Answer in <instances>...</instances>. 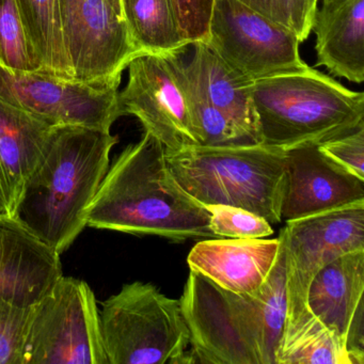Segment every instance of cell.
<instances>
[{
  "label": "cell",
  "instance_id": "obj_8",
  "mask_svg": "<svg viewBox=\"0 0 364 364\" xmlns=\"http://www.w3.org/2000/svg\"><path fill=\"white\" fill-rule=\"evenodd\" d=\"M281 233L287 262L284 336L314 316L308 291L315 274L345 253L364 250V203L287 221Z\"/></svg>",
  "mask_w": 364,
  "mask_h": 364
},
{
  "label": "cell",
  "instance_id": "obj_21",
  "mask_svg": "<svg viewBox=\"0 0 364 364\" xmlns=\"http://www.w3.org/2000/svg\"><path fill=\"white\" fill-rule=\"evenodd\" d=\"M16 1L29 41L41 63L42 73L74 80L65 48L60 0Z\"/></svg>",
  "mask_w": 364,
  "mask_h": 364
},
{
  "label": "cell",
  "instance_id": "obj_17",
  "mask_svg": "<svg viewBox=\"0 0 364 364\" xmlns=\"http://www.w3.org/2000/svg\"><path fill=\"white\" fill-rule=\"evenodd\" d=\"M311 33L317 67L334 77L364 82V0H318Z\"/></svg>",
  "mask_w": 364,
  "mask_h": 364
},
{
  "label": "cell",
  "instance_id": "obj_11",
  "mask_svg": "<svg viewBox=\"0 0 364 364\" xmlns=\"http://www.w3.org/2000/svg\"><path fill=\"white\" fill-rule=\"evenodd\" d=\"M65 48L74 80L119 88L129 61L139 55L124 20L106 0H60Z\"/></svg>",
  "mask_w": 364,
  "mask_h": 364
},
{
  "label": "cell",
  "instance_id": "obj_28",
  "mask_svg": "<svg viewBox=\"0 0 364 364\" xmlns=\"http://www.w3.org/2000/svg\"><path fill=\"white\" fill-rule=\"evenodd\" d=\"M181 27L189 42H206L214 0H173Z\"/></svg>",
  "mask_w": 364,
  "mask_h": 364
},
{
  "label": "cell",
  "instance_id": "obj_2",
  "mask_svg": "<svg viewBox=\"0 0 364 364\" xmlns=\"http://www.w3.org/2000/svg\"><path fill=\"white\" fill-rule=\"evenodd\" d=\"M87 227L173 242L215 238L210 213L178 184L168 167L165 146L148 132L108 168Z\"/></svg>",
  "mask_w": 364,
  "mask_h": 364
},
{
  "label": "cell",
  "instance_id": "obj_6",
  "mask_svg": "<svg viewBox=\"0 0 364 364\" xmlns=\"http://www.w3.org/2000/svg\"><path fill=\"white\" fill-rule=\"evenodd\" d=\"M99 315L108 364L191 363L180 299L168 297L152 283L123 285Z\"/></svg>",
  "mask_w": 364,
  "mask_h": 364
},
{
  "label": "cell",
  "instance_id": "obj_27",
  "mask_svg": "<svg viewBox=\"0 0 364 364\" xmlns=\"http://www.w3.org/2000/svg\"><path fill=\"white\" fill-rule=\"evenodd\" d=\"M318 149L334 165L364 181V125L319 142Z\"/></svg>",
  "mask_w": 364,
  "mask_h": 364
},
{
  "label": "cell",
  "instance_id": "obj_32",
  "mask_svg": "<svg viewBox=\"0 0 364 364\" xmlns=\"http://www.w3.org/2000/svg\"><path fill=\"white\" fill-rule=\"evenodd\" d=\"M106 3L108 4L110 8L114 10V14L119 16V18H122V6H121V0H106Z\"/></svg>",
  "mask_w": 364,
  "mask_h": 364
},
{
  "label": "cell",
  "instance_id": "obj_18",
  "mask_svg": "<svg viewBox=\"0 0 364 364\" xmlns=\"http://www.w3.org/2000/svg\"><path fill=\"white\" fill-rule=\"evenodd\" d=\"M54 127L0 101V169L7 188L10 217L27 181L46 155Z\"/></svg>",
  "mask_w": 364,
  "mask_h": 364
},
{
  "label": "cell",
  "instance_id": "obj_10",
  "mask_svg": "<svg viewBox=\"0 0 364 364\" xmlns=\"http://www.w3.org/2000/svg\"><path fill=\"white\" fill-rule=\"evenodd\" d=\"M0 101L52 127L80 125L110 132L124 117L119 88H99L42 72H12L1 65Z\"/></svg>",
  "mask_w": 364,
  "mask_h": 364
},
{
  "label": "cell",
  "instance_id": "obj_19",
  "mask_svg": "<svg viewBox=\"0 0 364 364\" xmlns=\"http://www.w3.org/2000/svg\"><path fill=\"white\" fill-rule=\"evenodd\" d=\"M184 56L213 105L235 124L249 142L257 144L251 99L253 82L232 69L206 42L187 44Z\"/></svg>",
  "mask_w": 364,
  "mask_h": 364
},
{
  "label": "cell",
  "instance_id": "obj_24",
  "mask_svg": "<svg viewBox=\"0 0 364 364\" xmlns=\"http://www.w3.org/2000/svg\"><path fill=\"white\" fill-rule=\"evenodd\" d=\"M0 65L12 72H42L16 0H0Z\"/></svg>",
  "mask_w": 364,
  "mask_h": 364
},
{
  "label": "cell",
  "instance_id": "obj_30",
  "mask_svg": "<svg viewBox=\"0 0 364 364\" xmlns=\"http://www.w3.org/2000/svg\"><path fill=\"white\" fill-rule=\"evenodd\" d=\"M238 1L267 16L270 20L283 25L278 0H238Z\"/></svg>",
  "mask_w": 364,
  "mask_h": 364
},
{
  "label": "cell",
  "instance_id": "obj_16",
  "mask_svg": "<svg viewBox=\"0 0 364 364\" xmlns=\"http://www.w3.org/2000/svg\"><path fill=\"white\" fill-rule=\"evenodd\" d=\"M281 236L264 238H206L191 249L189 268L227 291L255 294L272 272Z\"/></svg>",
  "mask_w": 364,
  "mask_h": 364
},
{
  "label": "cell",
  "instance_id": "obj_23",
  "mask_svg": "<svg viewBox=\"0 0 364 364\" xmlns=\"http://www.w3.org/2000/svg\"><path fill=\"white\" fill-rule=\"evenodd\" d=\"M276 364H353L346 345L317 317L281 338Z\"/></svg>",
  "mask_w": 364,
  "mask_h": 364
},
{
  "label": "cell",
  "instance_id": "obj_26",
  "mask_svg": "<svg viewBox=\"0 0 364 364\" xmlns=\"http://www.w3.org/2000/svg\"><path fill=\"white\" fill-rule=\"evenodd\" d=\"M33 306H18L0 298V364H24Z\"/></svg>",
  "mask_w": 364,
  "mask_h": 364
},
{
  "label": "cell",
  "instance_id": "obj_7",
  "mask_svg": "<svg viewBox=\"0 0 364 364\" xmlns=\"http://www.w3.org/2000/svg\"><path fill=\"white\" fill-rule=\"evenodd\" d=\"M88 283L61 276L33 306L24 364H108Z\"/></svg>",
  "mask_w": 364,
  "mask_h": 364
},
{
  "label": "cell",
  "instance_id": "obj_12",
  "mask_svg": "<svg viewBox=\"0 0 364 364\" xmlns=\"http://www.w3.org/2000/svg\"><path fill=\"white\" fill-rule=\"evenodd\" d=\"M127 87L119 92L123 116H134L166 151L200 144L182 90L163 55L139 54L129 61Z\"/></svg>",
  "mask_w": 364,
  "mask_h": 364
},
{
  "label": "cell",
  "instance_id": "obj_3",
  "mask_svg": "<svg viewBox=\"0 0 364 364\" xmlns=\"http://www.w3.org/2000/svg\"><path fill=\"white\" fill-rule=\"evenodd\" d=\"M117 144L118 137L103 129L55 127L11 218L63 255L87 228L89 210Z\"/></svg>",
  "mask_w": 364,
  "mask_h": 364
},
{
  "label": "cell",
  "instance_id": "obj_1",
  "mask_svg": "<svg viewBox=\"0 0 364 364\" xmlns=\"http://www.w3.org/2000/svg\"><path fill=\"white\" fill-rule=\"evenodd\" d=\"M276 264L255 294H236L191 270L180 298L191 363L276 364L287 317V262Z\"/></svg>",
  "mask_w": 364,
  "mask_h": 364
},
{
  "label": "cell",
  "instance_id": "obj_20",
  "mask_svg": "<svg viewBox=\"0 0 364 364\" xmlns=\"http://www.w3.org/2000/svg\"><path fill=\"white\" fill-rule=\"evenodd\" d=\"M122 18L139 54L166 55L191 43L173 0H121Z\"/></svg>",
  "mask_w": 364,
  "mask_h": 364
},
{
  "label": "cell",
  "instance_id": "obj_4",
  "mask_svg": "<svg viewBox=\"0 0 364 364\" xmlns=\"http://www.w3.org/2000/svg\"><path fill=\"white\" fill-rule=\"evenodd\" d=\"M257 144L287 149L319 144L364 125V95L309 67L253 82Z\"/></svg>",
  "mask_w": 364,
  "mask_h": 364
},
{
  "label": "cell",
  "instance_id": "obj_13",
  "mask_svg": "<svg viewBox=\"0 0 364 364\" xmlns=\"http://www.w3.org/2000/svg\"><path fill=\"white\" fill-rule=\"evenodd\" d=\"M359 203H364V181L334 165L318 144L285 151L282 219L295 220Z\"/></svg>",
  "mask_w": 364,
  "mask_h": 364
},
{
  "label": "cell",
  "instance_id": "obj_5",
  "mask_svg": "<svg viewBox=\"0 0 364 364\" xmlns=\"http://www.w3.org/2000/svg\"><path fill=\"white\" fill-rule=\"evenodd\" d=\"M285 151L259 144L186 146L166 151L178 184L202 205L244 208L272 223L282 220Z\"/></svg>",
  "mask_w": 364,
  "mask_h": 364
},
{
  "label": "cell",
  "instance_id": "obj_15",
  "mask_svg": "<svg viewBox=\"0 0 364 364\" xmlns=\"http://www.w3.org/2000/svg\"><path fill=\"white\" fill-rule=\"evenodd\" d=\"M63 274L60 255L11 217H0V298L33 306Z\"/></svg>",
  "mask_w": 364,
  "mask_h": 364
},
{
  "label": "cell",
  "instance_id": "obj_29",
  "mask_svg": "<svg viewBox=\"0 0 364 364\" xmlns=\"http://www.w3.org/2000/svg\"><path fill=\"white\" fill-rule=\"evenodd\" d=\"M283 25L295 33L300 43L311 35L313 16L318 0H278Z\"/></svg>",
  "mask_w": 364,
  "mask_h": 364
},
{
  "label": "cell",
  "instance_id": "obj_9",
  "mask_svg": "<svg viewBox=\"0 0 364 364\" xmlns=\"http://www.w3.org/2000/svg\"><path fill=\"white\" fill-rule=\"evenodd\" d=\"M206 43L251 82L308 69L299 40L280 23L238 0H214Z\"/></svg>",
  "mask_w": 364,
  "mask_h": 364
},
{
  "label": "cell",
  "instance_id": "obj_22",
  "mask_svg": "<svg viewBox=\"0 0 364 364\" xmlns=\"http://www.w3.org/2000/svg\"><path fill=\"white\" fill-rule=\"evenodd\" d=\"M184 48L163 56L186 100L200 144L216 146L251 144L235 124L213 105L187 65Z\"/></svg>",
  "mask_w": 364,
  "mask_h": 364
},
{
  "label": "cell",
  "instance_id": "obj_25",
  "mask_svg": "<svg viewBox=\"0 0 364 364\" xmlns=\"http://www.w3.org/2000/svg\"><path fill=\"white\" fill-rule=\"evenodd\" d=\"M210 213V229L217 238H264L274 233L263 217L244 208L223 204L204 205Z\"/></svg>",
  "mask_w": 364,
  "mask_h": 364
},
{
  "label": "cell",
  "instance_id": "obj_31",
  "mask_svg": "<svg viewBox=\"0 0 364 364\" xmlns=\"http://www.w3.org/2000/svg\"><path fill=\"white\" fill-rule=\"evenodd\" d=\"M0 217H10L9 200L3 172L0 169Z\"/></svg>",
  "mask_w": 364,
  "mask_h": 364
},
{
  "label": "cell",
  "instance_id": "obj_14",
  "mask_svg": "<svg viewBox=\"0 0 364 364\" xmlns=\"http://www.w3.org/2000/svg\"><path fill=\"white\" fill-rule=\"evenodd\" d=\"M364 250L323 266L311 281L310 312L346 345L353 364L364 363Z\"/></svg>",
  "mask_w": 364,
  "mask_h": 364
}]
</instances>
